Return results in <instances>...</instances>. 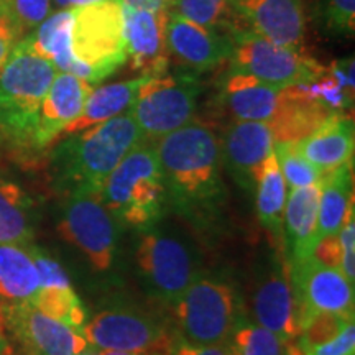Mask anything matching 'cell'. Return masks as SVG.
<instances>
[{"mask_svg": "<svg viewBox=\"0 0 355 355\" xmlns=\"http://www.w3.org/2000/svg\"><path fill=\"white\" fill-rule=\"evenodd\" d=\"M135 259L146 285L155 296L168 304L175 303L201 273L188 243L157 227L144 230Z\"/></svg>", "mask_w": 355, "mask_h": 355, "instance_id": "obj_10", "label": "cell"}, {"mask_svg": "<svg viewBox=\"0 0 355 355\" xmlns=\"http://www.w3.org/2000/svg\"><path fill=\"white\" fill-rule=\"evenodd\" d=\"M20 33L32 32L51 15V0H6Z\"/></svg>", "mask_w": 355, "mask_h": 355, "instance_id": "obj_34", "label": "cell"}, {"mask_svg": "<svg viewBox=\"0 0 355 355\" xmlns=\"http://www.w3.org/2000/svg\"><path fill=\"white\" fill-rule=\"evenodd\" d=\"M83 336L97 350L162 355H168L175 339L162 319L133 306H109L101 309L84 324Z\"/></svg>", "mask_w": 355, "mask_h": 355, "instance_id": "obj_9", "label": "cell"}, {"mask_svg": "<svg viewBox=\"0 0 355 355\" xmlns=\"http://www.w3.org/2000/svg\"><path fill=\"white\" fill-rule=\"evenodd\" d=\"M166 48L183 71L201 74L229 61L230 35L206 28L196 21L171 12L166 21Z\"/></svg>", "mask_w": 355, "mask_h": 355, "instance_id": "obj_16", "label": "cell"}, {"mask_svg": "<svg viewBox=\"0 0 355 355\" xmlns=\"http://www.w3.org/2000/svg\"><path fill=\"white\" fill-rule=\"evenodd\" d=\"M252 308L257 324L286 340L298 339L301 322L290 265L279 263L259 279Z\"/></svg>", "mask_w": 355, "mask_h": 355, "instance_id": "obj_19", "label": "cell"}, {"mask_svg": "<svg viewBox=\"0 0 355 355\" xmlns=\"http://www.w3.org/2000/svg\"><path fill=\"white\" fill-rule=\"evenodd\" d=\"M145 79L146 76H139L130 81L105 84V86L92 89L83 112L64 128L61 135H73V133L83 132L128 112Z\"/></svg>", "mask_w": 355, "mask_h": 355, "instance_id": "obj_24", "label": "cell"}, {"mask_svg": "<svg viewBox=\"0 0 355 355\" xmlns=\"http://www.w3.org/2000/svg\"><path fill=\"white\" fill-rule=\"evenodd\" d=\"M21 37L19 26H17L13 15L8 8L6 0H0V68L7 61L8 55Z\"/></svg>", "mask_w": 355, "mask_h": 355, "instance_id": "obj_38", "label": "cell"}, {"mask_svg": "<svg viewBox=\"0 0 355 355\" xmlns=\"http://www.w3.org/2000/svg\"><path fill=\"white\" fill-rule=\"evenodd\" d=\"M313 257L324 265L340 268V245H339V239H337V234L322 237L321 241L316 243Z\"/></svg>", "mask_w": 355, "mask_h": 355, "instance_id": "obj_40", "label": "cell"}, {"mask_svg": "<svg viewBox=\"0 0 355 355\" xmlns=\"http://www.w3.org/2000/svg\"><path fill=\"white\" fill-rule=\"evenodd\" d=\"M229 33L250 30L279 46L300 50L304 43L303 0H229Z\"/></svg>", "mask_w": 355, "mask_h": 355, "instance_id": "obj_14", "label": "cell"}, {"mask_svg": "<svg viewBox=\"0 0 355 355\" xmlns=\"http://www.w3.org/2000/svg\"><path fill=\"white\" fill-rule=\"evenodd\" d=\"M230 35V71L250 74L273 86H298L318 81L327 73L322 64L300 50L279 46L250 30Z\"/></svg>", "mask_w": 355, "mask_h": 355, "instance_id": "obj_8", "label": "cell"}, {"mask_svg": "<svg viewBox=\"0 0 355 355\" xmlns=\"http://www.w3.org/2000/svg\"><path fill=\"white\" fill-rule=\"evenodd\" d=\"M168 355H230L227 343L214 345H196L186 343L184 339L175 336Z\"/></svg>", "mask_w": 355, "mask_h": 355, "instance_id": "obj_39", "label": "cell"}, {"mask_svg": "<svg viewBox=\"0 0 355 355\" xmlns=\"http://www.w3.org/2000/svg\"><path fill=\"white\" fill-rule=\"evenodd\" d=\"M60 234L86 257L92 270L107 272L114 266L119 245V224L97 196L73 194L60 220Z\"/></svg>", "mask_w": 355, "mask_h": 355, "instance_id": "obj_11", "label": "cell"}, {"mask_svg": "<svg viewBox=\"0 0 355 355\" xmlns=\"http://www.w3.org/2000/svg\"><path fill=\"white\" fill-rule=\"evenodd\" d=\"M38 290L40 277L28 248L0 243V303L32 301Z\"/></svg>", "mask_w": 355, "mask_h": 355, "instance_id": "obj_26", "label": "cell"}, {"mask_svg": "<svg viewBox=\"0 0 355 355\" xmlns=\"http://www.w3.org/2000/svg\"><path fill=\"white\" fill-rule=\"evenodd\" d=\"M201 91L198 74L189 71L146 76L128 112L145 140H158L193 121Z\"/></svg>", "mask_w": 355, "mask_h": 355, "instance_id": "obj_7", "label": "cell"}, {"mask_svg": "<svg viewBox=\"0 0 355 355\" xmlns=\"http://www.w3.org/2000/svg\"><path fill=\"white\" fill-rule=\"evenodd\" d=\"M0 329H2V324H0Z\"/></svg>", "mask_w": 355, "mask_h": 355, "instance_id": "obj_47", "label": "cell"}, {"mask_svg": "<svg viewBox=\"0 0 355 355\" xmlns=\"http://www.w3.org/2000/svg\"><path fill=\"white\" fill-rule=\"evenodd\" d=\"M354 206L349 207L343 225H340L337 239L340 245V272L345 275L354 285L355 278V222H354Z\"/></svg>", "mask_w": 355, "mask_h": 355, "instance_id": "obj_36", "label": "cell"}, {"mask_svg": "<svg viewBox=\"0 0 355 355\" xmlns=\"http://www.w3.org/2000/svg\"><path fill=\"white\" fill-rule=\"evenodd\" d=\"M288 198V186L279 170L275 152L265 159L255 180V206L257 216L263 227L277 241L283 237V217Z\"/></svg>", "mask_w": 355, "mask_h": 355, "instance_id": "obj_28", "label": "cell"}, {"mask_svg": "<svg viewBox=\"0 0 355 355\" xmlns=\"http://www.w3.org/2000/svg\"><path fill=\"white\" fill-rule=\"evenodd\" d=\"M3 350H6V343H3L2 336H0V355H3Z\"/></svg>", "mask_w": 355, "mask_h": 355, "instance_id": "obj_45", "label": "cell"}, {"mask_svg": "<svg viewBox=\"0 0 355 355\" xmlns=\"http://www.w3.org/2000/svg\"><path fill=\"white\" fill-rule=\"evenodd\" d=\"M275 148V135L266 122L234 121L220 140L222 163L235 183L250 193L261 165Z\"/></svg>", "mask_w": 355, "mask_h": 355, "instance_id": "obj_17", "label": "cell"}, {"mask_svg": "<svg viewBox=\"0 0 355 355\" xmlns=\"http://www.w3.org/2000/svg\"><path fill=\"white\" fill-rule=\"evenodd\" d=\"M173 12L206 28L227 33L230 30L229 0H171Z\"/></svg>", "mask_w": 355, "mask_h": 355, "instance_id": "obj_32", "label": "cell"}, {"mask_svg": "<svg viewBox=\"0 0 355 355\" xmlns=\"http://www.w3.org/2000/svg\"><path fill=\"white\" fill-rule=\"evenodd\" d=\"M321 184L291 189L283 217V237L291 263L313 257L318 243V209Z\"/></svg>", "mask_w": 355, "mask_h": 355, "instance_id": "obj_22", "label": "cell"}, {"mask_svg": "<svg viewBox=\"0 0 355 355\" xmlns=\"http://www.w3.org/2000/svg\"><path fill=\"white\" fill-rule=\"evenodd\" d=\"M144 140V133L130 112L68 135L53 152L58 186L68 196L89 194L99 198L110 173Z\"/></svg>", "mask_w": 355, "mask_h": 355, "instance_id": "obj_2", "label": "cell"}, {"mask_svg": "<svg viewBox=\"0 0 355 355\" xmlns=\"http://www.w3.org/2000/svg\"><path fill=\"white\" fill-rule=\"evenodd\" d=\"M306 355H355V324L354 319L343 327L336 337L327 343L311 347Z\"/></svg>", "mask_w": 355, "mask_h": 355, "instance_id": "obj_37", "label": "cell"}, {"mask_svg": "<svg viewBox=\"0 0 355 355\" xmlns=\"http://www.w3.org/2000/svg\"><path fill=\"white\" fill-rule=\"evenodd\" d=\"M92 84L69 73H56L42 102L35 130V150L48 148L66 127L83 112Z\"/></svg>", "mask_w": 355, "mask_h": 355, "instance_id": "obj_20", "label": "cell"}, {"mask_svg": "<svg viewBox=\"0 0 355 355\" xmlns=\"http://www.w3.org/2000/svg\"><path fill=\"white\" fill-rule=\"evenodd\" d=\"M109 214L123 227L152 229L168 206L165 178L155 145H135L105 180L99 194Z\"/></svg>", "mask_w": 355, "mask_h": 355, "instance_id": "obj_3", "label": "cell"}, {"mask_svg": "<svg viewBox=\"0 0 355 355\" xmlns=\"http://www.w3.org/2000/svg\"><path fill=\"white\" fill-rule=\"evenodd\" d=\"M0 324L28 349L30 355H76L91 347L81 332L46 316L30 301L0 303Z\"/></svg>", "mask_w": 355, "mask_h": 355, "instance_id": "obj_13", "label": "cell"}, {"mask_svg": "<svg viewBox=\"0 0 355 355\" xmlns=\"http://www.w3.org/2000/svg\"><path fill=\"white\" fill-rule=\"evenodd\" d=\"M96 355H162V354H150V352H123V350H107L101 349Z\"/></svg>", "mask_w": 355, "mask_h": 355, "instance_id": "obj_42", "label": "cell"}, {"mask_svg": "<svg viewBox=\"0 0 355 355\" xmlns=\"http://www.w3.org/2000/svg\"><path fill=\"white\" fill-rule=\"evenodd\" d=\"M275 157L290 189L306 188L321 181L322 173L300 152L296 141H277Z\"/></svg>", "mask_w": 355, "mask_h": 355, "instance_id": "obj_31", "label": "cell"}, {"mask_svg": "<svg viewBox=\"0 0 355 355\" xmlns=\"http://www.w3.org/2000/svg\"><path fill=\"white\" fill-rule=\"evenodd\" d=\"M71 50L91 73L92 86L127 63L121 0H99L73 7Z\"/></svg>", "mask_w": 355, "mask_h": 355, "instance_id": "obj_6", "label": "cell"}, {"mask_svg": "<svg viewBox=\"0 0 355 355\" xmlns=\"http://www.w3.org/2000/svg\"><path fill=\"white\" fill-rule=\"evenodd\" d=\"M155 141L168 204L201 232H217L224 220L227 189L220 139L214 128L191 121Z\"/></svg>", "mask_w": 355, "mask_h": 355, "instance_id": "obj_1", "label": "cell"}, {"mask_svg": "<svg viewBox=\"0 0 355 355\" xmlns=\"http://www.w3.org/2000/svg\"><path fill=\"white\" fill-rule=\"evenodd\" d=\"M58 69L40 56L28 38L19 40L0 68V130L20 148L35 150L42 102Z\"/></svg>", "mask_w": 355, "mask_h": 355, "instance_id": "obj_4", "label": "cell"}, {"mask_svg": "<svg viewBox=\"0 0 355 355\" xmlns=\"http://www.w3.org/2000/svg\"><path fill=\"white\" fill-rule=\"evenodd\" d=\"M122 8L128 10H146V12H159L168 10L170 0H121Z\"/></svg>", "mask_w": 355, "mask_h": 355, "instance_id": "obj_41", "label": "cell"}, {"mask_svg": "<svg viewBox=\"0 0 355 355\" xmlns=\"http://www.w3.org/2000/svg\"><path fill=\"white\" fill-rule=\"evenodd\" d=\"M35 239V206L19 183L0 173V243L30 245Z\"/></svg>", "mask_w": 355, "mask_h": 355, "instance_id": "obj_25", "label": "cell"}, {"mask_svg": "<svg viewBox=\"0 0 355 355\" xmlns=\"http://www.w3.org/2000/svg\"><path fill=\"white\" fill-rule=\"evenodd\" d=\"M123 12V38L127 61L140 76H159L168 73L170 53L166 48V21L170 10Z\"/></svg>", "mask_w": 355, "mask_h": 355, "instance_id": "obj_18", "label": "cell"}, {"mask_svg": "<svg viewBox=\"0 0 355 355\" xmlns=\"http://www.w3.org/2000/svg\"><path fill=\"white\" fill-rule=\"evenodd\" d=\"M94 2H99V0H68L69 8H73V7L89 6V3H94Z\"/></svg>", "mask_w": 355, "mask_h": 355, "instance_id": "obj_43", "label": "cell"}, {"mask_svg": "<svg viewBox=\"0 0 355 355\" xmlns=\"http://www.w3.org/2000/svg\"><path fill=\"white\" fill-rule=\"evenodd\" d=\"M71 25H73L71 8H63L44 19L35 28V32L26 38L33 50L40 56L50 60L56 69L74 74V76L92 84L89 69L79 63L71 50Z\"/></svg>", "mask_w": 355, "mask_h": 355, "instance_id": "obj_23", "label": "cell"}, {"mask_svg": "<svg viewBox=\"0 0 355 355\" xmlns=\"http://www.w3.org/2000/svg\"><path fill=\"white\" fill-rule=\"evenodd\" d=\"M318 209V242L339 232L349 207L354 206L352 163L343 165L321 176Z\"/></svg>", "mask_w": 355, "mask_h": 355, "instance_id": "obj_27", "label": "cell"}, {"mask_svg": "<svg viewBox=\"0 0 355 355\" xmlns=\"http://www.w3.org/2000/svg\"><path fill=\"white\" fill-rule=\"evenodd\" d=\"M298 97V86H273L250 74L229 71L222 81L220 104L235 121L272 123L285 115Z\"/></svg>", "mask_w": 355, "mask_h": 355, "instance_id": "obj_15", "label": "cell"}, {"mask_svg": "<svg viewBox=\"0 0 355 355\" xmlns=\"http://www.w3.org/2000/svg\"><path fill=\"white\" fill-rule=\"evenodd\" d=\"M318 15L321 17L324 28L332 35H354L355 0H321Z\"/></svg>", "mask_w": 355, "mask_h": 355, "instance_id": "obj_33", "label": "cell"}, {"mask_svg": "<svg viewBox=\"0 0 355 355\" xmlns=\"http://www.w3.org/2000/svg\"><path fill=\"white\" fill-rule=\"evenodd\" d=\"M30 255L37 266V272L40 277V288L44 286H71L68 273L64 272V268L61 266L60 261H56L51 255H48L46 252L42 248L35 247L30 243L26 245Z\"/></svg>", "mask_w": 355, "mask_h": 355, "instance_id": "obj_35", "label": "cell"}, {"mask_svg": "<svg viewBox=\"0 0 355 355\" xmlns=\"http://www.w3.org/2000/svg\"><path fill=\"white\" fill-rule=\"evenodd\" d=\"M290 266L301 329L318 314L354 316V285L340 268L324 265L314 257Z\"/></svg>", "mask_w": 355, "mask_h": 355, "instance_id": "obj_12", "label": "cell"}, {"mask_svg": "<svg viewBox=\"0 0 355 355\" xmlns=\"http://www.w3.org/2000/svg\"><path fill=\"white\" fill-rule=\"evenodd\" d=\"M30 303L37 306L46 316L68 324L83 334V327L87 321V311L73 286H42Z\"/></svg>", "mask_w": 355, "mask_h": 355, "instance_id": "obj_30", "label": "cell"}, {"mask_svg": "<svg viewBox=\"0 0 355 355\" xmlns=\"http://www.w3.org/2000/svg\"><path fill=\"white\" fill-rule=\"evenodd\" d=\"M230 355H293L296 340H286L257 322L241 319L230 332Z\"/></svg>", "mask_w": 355, "mask_h": 355, "instance_id": "obj_29", "label": "cell"}, {"mask_svg": "<svg viewBox=\"0 0 355 355\" xmlns=\"http://www.w3.org/2000/svg\"><path fill=\"white\" fill-rule=\"evenodd\" d=\"M76 355H96V352L94 350H84V352H81V354H76Z\"/></svg>", "mask_w": 355, "mask_h": 355, "instance_id": "obj_46", "label": "cell"}, {"mask_svg": "<svg viewBox=\"0 0 355 355\" xmlns=\"http://www.w3.org/2000/svg\"><path fill=\"white\" fill-rule=\"evenodd\" d=\"M171 306L180 329L178 337L196 345L224 344L242 319L234 288L201 273Z\"/></svg>", "mask_w": 355, "mask_h": 355, "instance_id": "obj_5", "label": "cell"}, {"mask_svg": "<svg viewBox=\"0 0 355 355\" xmlns=\"http://www.w3.org/2000/svg\"><path fill=\"white\" fill-rule=\"evenodd\" d=\"M53 2H55L60 8H69L68 0H53Z\"/></svg>", "mask_w": 355, "mask_h": 355, "instance_id": "obj_44", "label": "cell"}, {"mask_svg": "<svg viewBox=\"0 0 355 355\" xmlns=\"http://www.w3.org/2000/svg\"><path fill=\"white\" fill-rule=\"evenodd\" d=\"M354 141L352 119L340 112H332L316 130L311 132L306 139L296 141V145L306 159L324 175L352 163Z\"/></svg>", "mask_w": 355, "mask_h": 355, "instance_id": "obj_21", "label": "cell"}]
</instances>
